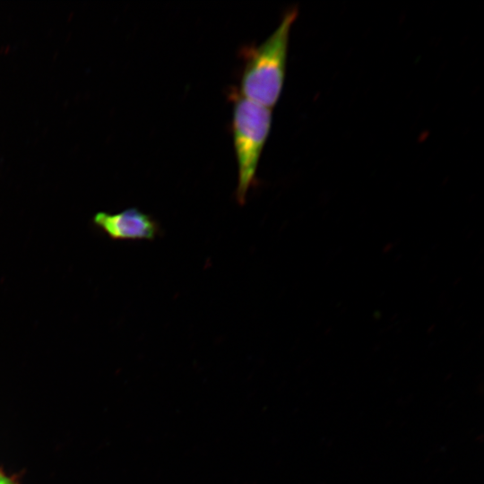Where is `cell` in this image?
I'll use <instances>...</instances> for the list:
<instances>
[{"label":"cell","instance_id":"obj_1","mask_svg":"<svg viewBox=\"0 0 484 484\" xmlns=\"http://www.w3.org/2000/svg\"><path fill=\"white\" fill-rule=\"evenodd\" d=\"M298 13L297 7L289 9L263 43L243 51L241 96L269 108L277 104L285 81L290 32Z\"/></svg>","mask_w":484,"mask_h":484},{"label":"cell","instance_id":"obj_2","mask_svg":"<svg viewBox=\"0 0 484 484\" xmlns=\"http://www.w3.org/2000/svg\"><path fill=\"white\" fill-rule=\"evenodd\" d=\"M233 100L232 134L238 164L236 199L246 203L247 193L255 183L259 160L272 127V110L238 92Z\"/></svg>","mask_w":484,"mask_h":484},{"label":"cell","instance_id":"obj_3","mask_svg":"<svg viewBox=\"0 0 484 484\" xmlns=\"http://www.w3.org/2000/svg\"><path fill=\"white\" fill-rule=\"evenodd\" d=\"M92 223L114 240H153L160 233L159 222L135 207L117 213L97 212Z\"/></svg>","mask_w":484,"mask_h":484},{"label":"cell","instance_id":"obj_4","mask_svg":"<svg viewBox=\"0 0 484 484\" xmlns=\"http://www.w3.org/2000/svg\"><path fill=\"white\" fill-rule=\"evenodd\" d=\"M0 484H14L11 480L0 474Z\"/></svg>","mask_w":484,"mask_h":484}]
</instances>
